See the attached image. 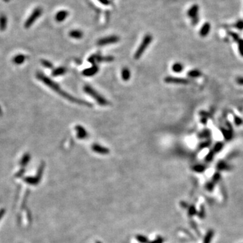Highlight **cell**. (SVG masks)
I'll use <instances>...</instances> for the list:
<instances>
[{
    "label": "cell",
    "mask_w": 243,
    "mask_h": 243,
    "mask_svg": "<svg viewBox=\"0 0 243 243\" xmlns=\"http://www.w3.org/2000/svg\"><path fill=\"white\" fill-rule=\"evenodd\" d=\"M199 8L198 5H193L190 9L188 10L187 14L189 18L192 19V24L193 25H196L199 21V17H198V13H199Z\"/></svg>",
    "instance_id": "52a82bcc"
},
{
    "label": "cell",
    "mask_w": 243,
    "mask_h": 243,
    "mask_svg": "<svg viewBox=\"0 0 243 243\" xmlns=\"http://www.w3.org/2000/svg\"><path fill=\"white\" fill-rule=\"evenodd\" d=\"M69 36L74 39H80L83 37V32L80 30H72L69 32Z\"/></svg>",
    "instance_id": "9a60e30c"
},
{
    "label": "cell",
    "mask_w": 243,
    "mask_h": 243,
    "mask_svg": "<svg viewBox=\"0 0 243 243\" xmlns=\"http://www.w3.org/2000/svg\"><path fill=\"white\" fill-rule=\"evenodd\" d=\"M181 205H186V204H185V203H181ZM182 207H184V205H183V206H182ZM187 207V205H185V207Z\"/></svg>",
    "instance_id": "d590c367"
},
{
    "label": "cell",
    "mask_w": 243,
    "mask_h": 243,
    "mask_svg": "<svg viewBox=\"0 0 243 243\" xmlns=\"http://www.w3.org/2000/svg\"><path fill=\"white\" fill-rule=\"evenodd\" d=\"M228 167V166L225 165L224 163H220L218 164V168L220 170H224V169H226Z\"/></svg>",
    "instance_id": "4dcf8cb0"
},
{
    "label": "cell",
    "mask_w": 243,
    "mask_h": 243,
    "mask_svg": "<svg viewBox=\"0 0 243 243\" xmlns=\"http://www.w3.org/2000/svg\"><path fill=\"white\" fill-rule=\"evenodd\" d=\"M100 3H101L102 4H104V5H106V6H108L109 5V1L108 0H98Z\"/></svg>",
    "instance_id": "1f68e13d"
},
{
    "label": "cell",
    "mask_w": 243,
    "mask_h": 243,
    "mask_svg": "<svg viewBox=\"0 0 243 243\" xmlns=\"http://www.w3.org/2000/svg\"><path fill=\"white\" fill-rule=\"evenodd\" d=\"M30 159V155L28 154V153H27V154H25L23 157V158L21 159V160H20V165L23 166H25L26 165H27L28 162H29Z\"/></svg>",
    "instance_id": "7402d4cb"
},
{
    "label": "cell",
    "mask_w": 243,
    "mask_h": 243,
    "mask_svg": "<svg viewBox=\"0 0 243 243\" xmlns=\"http://www.w3.org/2000/svg\"><path fill=\"white\" fill-rule=\"evenodd\" d=\"M165 82L168 84H176V85H186L189 83V80L186 78H182L173 76H167L165 78Z\"/></svg>",
    "instance_id": "ba28073f"
},
{
    "label": "cell",
    "mask_w": 243,
    "mask_h": 243,
    "mask_svg": "<svg viewBox=\"0 0 243 243\" xmlns=\"http://www.w3.org/2000/svg\"><path fill=\"white\" fill-rule=\"evenodd\" d=\"M83 90H84L85 93H87V95L93 98V99H95L96 101L97 102V104L100 105L101 106H106L109 105V101L107 100L106 98L101 95L100 93H98V92L94 89L93 87L89 86V85H85V86L83 87Z\"/></svg>",
    "instance_id": "7a4b0ae2"
},
{
    "label": "cell",
    "mask_w": 243,
    "mask_h": 243,
    "mask_svg": "<svg viewBox=\"0 0 243 243\" xmlns=\"http://www.w3.org/2000/svg\"><path fill=\"white\" fill-rule=\"evenodd\" d=\"M193 170L197 172H202L205 170V166L203 165H197L193 167Z\"/></svg>",
    "instance_id": "d4e9b609"
},
{
    "label": "cell",
    "mask_w": 243,
    "mask_h": 243,
    "mask_svg": "<svg viewBox=\"0 0 243 243\" xmlns=\"http://www.w3.org/2000/svg\"><path fill=\"white\" fill-rule=\"evenodd\" d=\"M120 41V37L117 35H110L101 38L97 41V44L99 46H105L114 44Z\"/></svg>",
    "instance_id": "8992f818"
},
{
    "label": "cell",
    "mask_w": 243,
    "mask_h": 243,
    "mask_svg": "<svg viewBox=\"0 0 243 243\" xmlns=\"http://www.w3.org/2000/svg\"><path fill=\"white\" fill-rule=\"evenodd\" d=\"M210 28H211V26L209 23H205L204 25L202 26L200 31H199V35L201 37H206L210 31Z\"/></svg>",
    "instance_id": "5bb4252c"
},
{
    "label": "cell",
    "mask_w": 243,
    "mask_h": 243,
    "mask_svg": "<svg viewBox=\"0 0 243 243\" xmlns=\"http://www.w3.org/2000/svg\"><path fill=\"white\" fill-rule=\"evenodd\" d=\"M136 238H137L138 241L141 243H149V240L147 237H146V236H144L143 235L139 234V235H137L136 236Z\"/></svg>",
    "instance_id": "cb8c5ba5"
},
{
    "label": "cell",
    "mask_w": 243,
    "mask_h": 243,
    "mask_svg": "<svg viewBox=\"0 0 243 243\" xmlns=\"http://www.w3.org/2000/svg\"><path fill=\"white\" fill-rule=\"evenodd\" d=\"M114 60V58L111 56H101L100 55H92L88 59V61L93 65H95L96 63H99L102 62H110Z\"/></svg>",
    "instance_id": "277c9868"
},
{
    "label": "cell",
    "mask_w": 243,
    "mask_h": 243,
    "mask_svg": "<svg viewBox=\"0 0 243 243\" xmlns=\"http://www.w3.org/2000/svg\"><path fill=\"white\" fill-rule=\"evenodd\" d=\"M163 238L161 237H158L157 239H155V240H153V241L149 243H163Z\"/></svg>",
    "instance_id": "f546056e"
},
{
    "label": "cell",
    "mask_w": 243,
    "mask_h": 243,
    "mask_svg": "<svg viewBox=\"0 0 243 243\" xmlns=\"http://www.w3.org/2000/svg\"><path fill=\"white\" fill-rule=\"evenodd\" d=\"M152 41L153 37L149 34L146 35L144 37L141 43L139 46V47H138L137 50L136 51L134 56V58L136 59V60H139V59L143 56L144 51H145L147 48L149 47L150 43L152 42Z\"/></svg>",
    "instance_id": "3957f363"
},
{
    "label": "cell",
    "mask_w": 243,
    "mask_h": 243,
    "mask_svg": "<svg viewBox=\"0 0 243 243\" xmlns=\"http://www.w3.org/2000/svg\"><path fill=\"white\" fill-rule=\"evenodd\" d=\"M235 27L238 29L242 30L243 29V20H238L235 24Z\"/></svg>",
    "instance_id": "83f0119b"
},
{
    "label": "cell",
    "mask_w": 243,
    "mask_h": 243,
    "mask_svg": "<svg viewBox=\"0 0 243 243\" xmlns=\"http://www.w3.org/2000/svg\"><path fill=\"white\" fill-rule=\"evenodd\" d=\"M43 170V166H41L40 169H39V176L35 177V178H31V177L26 178L25 181L27 182L28 183L30 184V185H36V184L38 183L39 182V180H40V178H41V172H42Z\"/></svg>",
    "instance_id": "4fadbf2b"
},
{
    "label": "cell",
    "mask_w": 243,
    "mask_h": 243,
    "mask_svg": "<svg viewBox=\"0 0 243 243\" xmlns=\"http://www.w3.org/2000/svg\"><path fill=\"white\" fill-rule=\"evenodd\" d=\"M98 71H99V67L97 66V65H93L91 67L89 68L85 69L84 70L82 71V74L85 76H93L95 75L97 73Z\"/></svg>",
    "instance_id": "8fae6325"
},
{
    "label": "cell",
    "mask_w": 243,
    "mask_h": 243,
    "mask_svg": "<svg viewBox=\"0 0 243 243\" xmlns=\"http://www.w3.org/2000/svg\"><path fill=\"white\" fill-rule=\"evenodd\" d=\"M37 78H39V79L42 81V82H44L46 85H47L48 87H50L52 90H54L56 91V93L60 94V95L61 96H62L63 98H66V99L68 100L71 101L75 103V104H78L80 105H82V106H89V107L92 106V105L89 102L86 101H84V100H82V99H77V98L72 97V95H69L68 93H66L64 91H63L61 89L60 87H59L56 82H54V81H52L49 78H47V76L43 75V74L39 73L38 74H37Z\"/></svg>",
    "instance_id": "6da1fadb"
},
{
    "label": "cell",
    "mask_w": 243,
    "mask_h": 243,
    "mask_svg": "<svg viewBox=\"0 0 243 243\" xmlns=\"http://www.w3.org/2000/svg\"><path fill=\"white\" fill-rule=\"evenodd\" d=\"M121 76L122 80L124 81H128L130 78L131 72L128 68H122L121 72Z\"/></svg>",
    "instance_id": "e0dca14e"
},
{
    "label": "cell",
    "mask_w": 243,
    "mask_h": 243,
    "mask_svg": "<svg viewBox=\"0 0 243 243\" xmlns=\"http://www.w3.org/2000/svg\"><path fill=\"white\" fill-rule=\"evenodd\" d=\"M4 211H3V210H2V211H0V219L1 218V217H2V216L4 215Z\"/></svg>",
    "instance_id": "e575fe53"
},
{
    "label": "cell",
    "mask_w": 243,
    "mask_h": 243,
    "mask_svg": "<svg viewBox=\"0 0 243 243\" xmlns=\"http://www.w3.org/2000/svg\"><path fill=\"white\" fill-rule=\"evenodd\" d=\"M25 60V56L23 54L18 55V56H15L14 58V60H13V62L16 64H21L23 63Z\"/></svg>",
    "instance_id": "ffe728a7"
},
{
    "label": "cell",
    "mask_w": 243,
    "mask_h": 243,
    "mask_svg": "<svg viewBox=\"0 0 243 243\" xmlns=\"http://www.w3.org/2000/svg\"><path fill=\"white\" fill-rule=\"evenodd\" d=\"M212 158H213V155H212L211 153H209V154L207 156V157H206V160L207 161H210V160H211Z\"/></svg>",
    "instance_id": "d6a6232c"
},
{
    "label": "cell",
    "mask_w": 243,
    "mask_h": 243,
    "mask_svg": "<svg viewBox=\"0 0 243 243\" xmlns=\"http://www.w3.org/2000/svg\"><path fill=\"white\" fill-rule=\"evenodd\" d=\"M188 76L192 78L199 77V76H201V72L198 70H192L188 72Z\"/></svg>",
    "instance_id": "603a6c76"
},
{
    "label": "cell",
    "mask_w": 243,
    "mask_h": 243,
    "mask_svg": "<svg viewBox=\"0 0 243 243\" xmlns=\"http://www.w3.org/2000/svg\"><path fill=\"white\" fill-rule=\"evenodd\" d=\"M197 213V210L194 206H190L189 209V215L192 216Z\"/></svg>",
    "instance_id": "4316f807"
},
{
    "label": "cell",
    "mask_w": 243,
    "mask_h": 243,
    "mask_svg": "<svg viewBox=\"0 0 243 243\" xmlns=\"http://www.w3.org/2000/svg\"><path fill=\"white\" fill-rule=\"evenodd\" d=\"M8 24V19L4 14L0 15V30L4 31L6 29Z\"/></svg>",
    "instance_id": "2e32d148"
},
{
    "label": "cell",
    "mask_w": 243,
    "mask_h": 243,
    "mask_svg": "<svg viewBox=\"0 0 243 243\" xmlns=\"http://www.w3.org/2000/svg\"><path fill=\"white\" fill-rule=\"evenodd\" d=\"M3 1H5V2H8V1H10V0H3Z\"/></svg>",
    "instance_id": "8d00e7d4"
},
{
    "label": "cell",
    "mask_w": 243,
    "mask_h": 243,
    "mask_svg": "<svg viewBox=\"0 0 243 243\" xmlns=\"http://www.w3.org/2000/svg\"><path fill=\"white\" fill-rule=\"evenodd\" d=\"M238 45H239V49L241 54L243 56V40L238 41Z\"/></svg>",
    "instance_id": "f1b7e54d"
},
{
    "label": "cell",
    "mask_w": 243,
    "mask_h": 243,
    "mask_svg": "<svg viewBox=\"0 0 243 243\" xmlns=\"http://www.w3.org/2000/svg\"><path fill=\"white\" fill-rule=\"evenodd\" d=\"M183 69H184L183 65L180 62L174 63L172 66V71L174 72H176V73H180V72H181L183 70Z\"/></svg>",
    "instance_id": "d6986e66"
},
{
    "label": "cell",
    "mask_w": 243,
    "mask_h": 243,
    "mask_svg": "<svg viewBox=\"0 0 243 243\" xmlns=\"http://www.w3.org/2000/svg\"><path fill=\"white\" fill-rule=\"evenodd\" d=\"M207 187L208 190H212V189H213V185H211V184H208Z\"/></svg>",
    "instance_id": "836d02e7"
},
{
    "label": "cell",
    "mask_w": 243,
    "mask_h": 243,
    "mask_svg": "<svg viewBox=\"0 0 243 243\" xmlns=\"http://www.w3.org/2000/svg\"><path fill=\"white\" fill-rule=\"evenodd\" d=\"M96 243H101V242L100 241H97V242H96Z\"/></svg>",
    "instance_id": "74e56055"
},
{
    "label": "cell",
    "mask_w": 243,
    "mask_h": 243,
    "mask_svg": "<svg viewBox=\"0 0 243 243\" xmlns=\"http://www.w3.org/2000/svg\"><path fill=\"white\" fill-rule=\"evenodd\" d=\"M68 16V12L66 10H60L56 15V20L58 23H62Z\"/></svg>",
    "instance_id": "7c38bea8"
},
{
    "label": "cell",
    "mask_w": 243,
    "mask_h": 243,
    "mask_svg": "<svg viewBox=\"0 0 243 243\" xmlns=\"http://www.w3.org/2000/svg\"><path fill=\"white\" fill-rule=\"evenodd\" d=\"M75 130L76 131V137L78 139H85L88 137V132L83 126L80 125L76 126Z\"/></svg>",
    "instance_id": "9c48e42d"
},
{
    "label": "cell",
    "mask_w": 243,
    "mask_h": 243,
    "mask_svg": "<svg viewBox=\"0 0 243 243\" xmlns=\"http://www.w3.org/2000/svg\"><path fill=\"white\" fill-rule=\"evenodd\" d=\"M41 63H42V64L45 67L47 68H51L52 67H53V65H52V63L49 62L48 60H43L41 61Z\"/></svg>",
    "instance_id": "484cf974"
},
{
    "label": "cell",
    "mask_w": 243,
    "mask_h": 243,
    "mask_svg": "<svg viewBox=\"0 0 243 243\" xmlns=\"http://www.w3.org/2000/svg\"><path fill=\"white\" fill-rule=\"evenodd\" d=\"M67 69L64 67H59L58 68L55 69L52 72V75L54 76H62L63 74L66 73Z\"/></svg>",
    "instance_id": "ac0fdd59"
},
{
    "label": "cell",
    "mask_w": 243,
    "mask_h": 243,
    "mask_svg": "<svg viewBox=\"0 0 243 243\" xmlns=\"http://www.w3.org/2000/svg\"><path fill=\"white\" fill-rule=\"evenodd\" d=\"M91 149L94 152L99 153V154L107 155L109 153V149L105 147L104 146L100 145L99 144H93L91 147Z\"/></svg>",
    "instance_id": "30bf717a"
},
{
    "label": "cell",
    "mask_w": 243,
    "mask_h": 243,
    "mask_svg": "<svg viewBox=\"0 0 243 243\" xmlns=\"http://www.w3.org/2000/svg\"><path fill=\"white\" fill-rule=\"evenodd\" d=\"M42 11L43 10L41 8H35V9L34 10L33 12H32V14H30L29 18H28L27 20V21L25 22V27L26 28H30V26H31L32 24H33L35 22L36 20L40 17L41 14H42Z\"/></svg>",
    "instance_id": "5b68a950"
},
{
    "label": "cell",
    "mask_w": 243,
    "mask_h": 243,
    "mask_svg": "<svg viewBox=\"0 0 243 243\" xmlns=\"http://www.w3.org/2000/svg\"><path fill=\"white\" fill-rule=\"evenodd\" d=\"M213 236V230L208 231V232L206 234V235H205V236L204 240H203V243H210V242H211Z\"/></svg>",
    "instance_id": "44dd1931"
}]
</instances>
